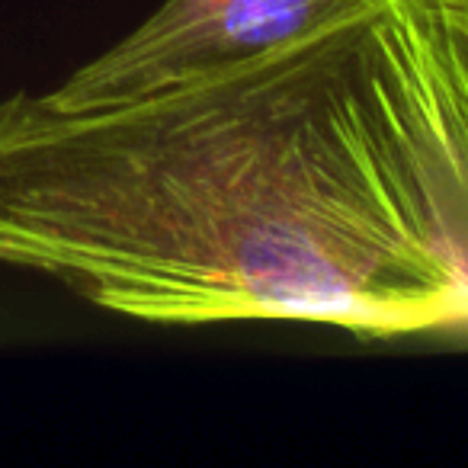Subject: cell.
Wrapping results in <instances>:
<instances>
[{"instance_id": "obj_1", "label": "cell", "mask_w": 468, "mask_h": 468, "mask_svg": "<svg viewBox=\"0 0 468 468\" xmlns=\"http://www.w3.org/2000/svg\"><path fill=\"white\" fill-rule=\"evenodd\" d=\"M0 263L148 324L468 327V0H366L138 100L0 103Z\"/></svg>"}, {"instance_id": "obj_2", "label": "cell", "mask_w": 468, "mask_h": 468, "mask_svg": "<svg viewBox=\"0 0 468 468\" xmlns=\"http://www.w3.org/2000/svg\"><path fill=\"white\" fill-rule=\"evenodd\" d=\"M366 0H164L125 39L87 61L48 97L103 106L193 84L324 29Z\"/></svg>"}]
</instances>
